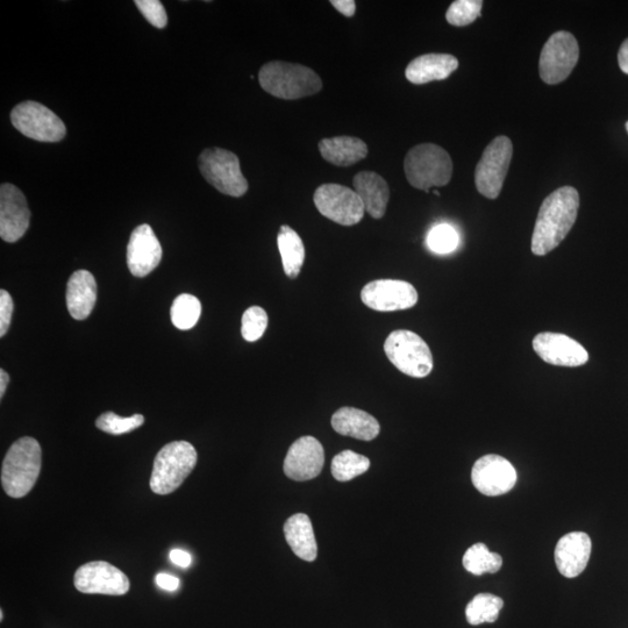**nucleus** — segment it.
<instances>
[{
  "label": "nucleus",
  "mask_w": 628,
  "mask_h": 628,
  "mask_svg": "<svg viewBox=\"0 0 628 628\" xmlns=\"http://www.w3.org/2000/svg\"><path fill=\"white\" fill-rule=\"evenodd\" d=\"M580 195L573 187H563L549 195L538 213L532 235V252L544 256L566 239L576 223Z\"/></svg>",
  "instance_id": "nucleus-1"
},
{
  "label": "nucleus",
  "mask_w": 628,
  "mask_h": 628,
  "mask_svg": "<svg viewBox=\"0 0 628 628\" xmlns=\"http://www.w3.org/2000/svg\"><path fill=\"white\" fill-rule=\"evenodd\" d=\"M259 82L269 95L285 101H295L318 94L323 81L311 68L302 64L271 61L261 68Z\"/></svg>",
  "instance_id": "nucleus-2"
},
{
  "label": "nucleus",
  "mask_w": 628,
  "mask_h": 628,
  "mask_svg": "<svg viewBox=\"0 0 628 628\" xmlns=\"http://www.w3.org/2000/svg\"><path fill=\"white\" fill-rule=\"evenodd\" d=\"M42 466L40 444L24 437L10 447L3 461L2 485L7 496L23 498L37 483Z\"/></svg>",
  "instance_id": "nucleus-3"
},
{
  "label": "nucleus",
  "mask_w": 628,
  "mask_h": 628,
  "mask_svg": "<svg viewBox=\"0 0 628 628\" xmlns=\"http://www.w3.org/2000/svg\"><path fill=\"white\" fill-rule=\"evenodd\" d=\"M405 176L413 188L428 191L452 180L451 156L438 145L421 144L410 149L404 161Z\"/></svg>",
  "instance_id": "nucleus-4"
},
{
  "label": "nucleus",
  "mask_w": 628,
  "mask_h": 628,
  "mask_svg": "<svg viewBox=\"0 0 628 628\" xmlns=\"http://www.w3.org/2000/svg\"><path fill=\"white\" fill-rule=\"evenodd\" d=\"M197 451L187 441L164 446L154 460L151 489L156 495H169L181 487L197 465Z\"/></svg>",
  "instance_id": "nucleus-5"
},
{
  "label": "nucleus",
  "mask_w": 628,
  "mask_h": 628,
  "mask_svg": "<svg viewBox=\"0 0 628 628\" xmlns=\"http://www.w3.org/2000/svg\"><path fill=\"white\" fill-rule=\"evenodd\" d=\"M384 352L392 365L410 377L424 378L433 370L431 349L415 332H392L385 340Z\"/></svg>",
  "instance_id": "nucleus-6"
},
{
  "label": "nucleus",
  "mask_w": 628,
  "mask_h": 628,
  "mask_svg": "<svg viewBox=\"0 0 628 628\" xmlns=\"http://www.w3.org/2000/svg\"><path fill=\"white\" fill-rule=\"evenodd\" d=\"M198 167L203 177L221 194L241 197L248 182L241 173L239 157L223 148H208L199 155Z\"/></svg>",
  "instance_id": "nucleus-7"
},
{
  "label": "nucleus",
  "mask_w": 628,
  "mask_h": 628,
  "mask_svg": "<svg viewBox=\"0 0 628 628\" xmlns=\"http://www.w3.org/2000/svg\"><path fill=\"white\" fill-rule=\"evenodd\" d=\"M513 154L512 142L508 137H497L485 149L475 171L478 192L489 199L501 195Z\"/></svg>",
  "instance_id": "nucleus-8"
},
{
  "label": "nucleus",
  "mask_w": 628,
  "mask_h": 628,
  "mask_svg": "<svg viewBox=\"0 0 628 628\" xmlns=\"http://www.w3.org/2000/svg\"><path fill=\"white\" fill-rule=\"evenodd\" d=\"M14 128L25 137L40 142H59L66 137L67 128L60 117L37 102L20 103L11 112Z\"/></svg>",
  "instance_id": "nucleus-9"
},
{
  "label": "nucleus",
  "mask_w": 628,
  "mask_h": 628,
  "mask_svg": "<svg viewBox=\"0 0 628 628\" xmlns=\"http://www.w3.org/2000/svg\"><path fill=\"white\" fill-rule=\"evenodd\" d=\"M313 202L324 217L341 226L359 224L366 212L355 190L340 184L320 185L314 192Z\"/></svg>",
  "instance_id": "nucleus-10"
},
{
  "label": "nucleus",
  "mask_w": 628,
  "mask_h": 628,
  "mask_svg": "<svg viewBox=\"0 0 628 628\" xmlns=\"http://www.w3.org/2000/svg\"><path fill=\"white\" fill-rule=\"evenodd\" d=\"M580 57V48L574 35L556 32L548 39L540 55L539 70L547 84L561 83L572 74Z\"/></svg>",
  "instance_id": "nucleus-11"
},
{
  "label": "nucleus",
  "mask_w": 628,
  "mask_h": 628,
  "mask_svg": "<svg viewBox=\"0 0 628 628\" xmlns=\"http://www.w3.org/2000/svg\"><path fill=\"white\" fill-rule=\"evenodd\" d=\"M74 584L89 595L123 596L130 590V580L120 569L105 561L85 563L77 569Z\"/></svg>",
  "instance_id": "nucleus-12"
},
{
  "label": "nucleus",
  "mask_w": 628,
  "mask_h": 628,
  "mask_svg": "<svg viewBox=\"0 0 628 628\" xmlns=\"http://www.w3.org/2000/svg\"><path fill=\"white\" fill-rule=\"evenodd\" d=\"M363 304L378 312H395L413 308L418 292L412 284L398 280L370 282L361 291Z\"/></svg>",
  "instance_id": "nucleus-13"
},
{
  "label": "nucleus",
  "mask_w": 628,
  "mask_h": 628,
  "mask_svg": "<svg viewBox=\"0 0 628 628\" xmlns=\"http://www.w3.org/2000/svg\"><path fill=\"white\" fill-rule=\"evenodd\" d=\"M471 481L482 495L501 496L515 488L517 471L503 456L489 454L476 461Z\"/></svg>",
  "instance_id": "nucleus-14"
},
{
  "label": "nucleus",
  "mask_w": 628,
  "mask_h": 628,
  "mask_svg": "<svg viewBox=\"0 0 628 628\" xmlns=\"http://www.w3.org/2000/svg\"><path fill=\"white\" fill-rule=\"evenodd\" d=\"M31 211L26 197L16 185L0 187V237L6 242H17L30 227Z\"/></svg>",
  "instance_id": "nucleus-15"
},
{
  "label": "nucleus",
  "mask_w": 628,
  "mask_h": 628,
  "mask_svg": "<svg viewBox=\"0 0 628 628\" xmlns=\"http://www.w3.org/2000/svg\"><path fill=\"white\" fill-rule=\"evenodd\" d=\"M533 349L548 365L575 368L589 361L587 349L566 334L539 333L533 339Z\"/></svg>",
  "instance_id": "nucleus-16"
},
{
  "label": "nucleus",
  "mask_w": 628,
  "mask_h": 628,
  "mask_svg": "<svg viewBox=\"0 0 628 628\" xmlns=\"http://www.w3.org/2000/svg\"><path fill=\"white\" fill-rule=\"evenodd\" d=\"M324 463L323 445L316 438L302 437L291 445L283 469L291 480L304 482L319 476Z\"/></svg>",
  "instance_id": "nucleus-17"
},
{
  "label": "nucleus",
  "mask_w": 628,
  "mask_h": 628,
  "mask_svg": "<svg viewBox=\"0 0 628 628\" xmlns=\"http://www.w3.org/2000/svg\"><path fill=\"white\" fill-rule=\"evenodd\" d=\"M162 246L147 224L140 225L131 234L127 246V266L135 277H146L159 266Z\"/></svg>",
  "instance_id": "nucleus-18"
},
{
  "label": "nucleus",
  "mask_w": 628,
  "mask_h": 628,
  "mask_svg": "<svg viewBox=\"0 0 628 628\" xmlns=\"http://www.w3.org/2000/svg\"><path fill=\"white\" fill-rule=\"evenodd\" d=\"M591 548L587 533L572 532L562 537L555 548V563L560 574L567 578L581 575L588 566Z\"/></svg>",
  "instance_id": "nucleus-19"
},
{
  "label": "nucleus",
  "mask_w": 628,
  "mask_h": 628,
  "mask_svg": "<svg viewBox=\"0 0 628 628\" xmlns=\"http://www.w3.org/2000/svg\"><path fill=\"white\" fill-rule=\"evenodd\" d=\"M97 302V283L88 270H78L70 276L67 287V306L76 320L87 319Z\"/></svg>",
  "instance_id": "nucleus-20"
},
{
  "label": "nucleus",
  "mask_w": 628,
  "mask_h": 628,
  "mask_svg": "<svg viewBox=\"0 0 628 628\" xmlns=\"http://www.w3.org/2000/svg\"><path fill=\"white\" fill-rule=\"evenodd\" d=\"M459 61L449 54H425L411 61L405 70V76L413 84H426L446 80L456 69Z\"/></svg>",
  "instance_id": "nucleus-21"
},
{
  "label": "nucleus",
  "mask_w": 628,
  "mask_h": 628,
  "mask_svg": "<svg viewBox=\"0 0 628 628\" xmlns=\"http://www.w3.org/2000/svg\"><path fill=\"white\" fill-rule=\"evenodd\" d=\"M354 190L365 210L374 219H381L387 212L390 190L387 181L374 171H362L354 177Z\"/></svg>",
  "instance_id": "nucleus-22"
},
{
  "label": "nucleus",
  "mask_w": 628,
  "mask_h": 628,
  "mask_svg": "<svg viewBox=\"0 0 628 628\" xmlns=\"http://www.w3.org/2000/svg\"><path fill=\"white\" fill-rule=\"evenodd\" d=\"M331 423L335 432L362 441L374 440L381 432L373 416L355 408H341L334 413Z\"/></svg>",
  "instance_id": "nucleus-23"
},
{
  "label": "nucleus",
  "mask_w": 628,
  "mask_h": 628,
  "mask_svg": "<svg viewBox=\"0 0 628 628\" xmlns=\"http://www.w3.org/2000/svg\"><path fill=\"white\" fill-rule=\"evenodd\" d=\"M319 152L327 162L338 167H349L366 159L368 146L365 141L354 137H335L319 142Z\"/></svg>",
  "instance_id": "nucleus-24"
},
{
  "label": "nucleus",
  "mask_w": 628,
  "mask_h": 628,
  "mask_svg": "<svg viewBox=\"0 0 628 628\" xmlns=\"http://www.w3.org/2000/svg\"><path fill=\"white\" fill-rule=\"evenodd\" d=\"M284 535L288 545L299 559L312 562L317 559L318 546L308 515L297 513L284 524Z\"/></svg>",
  "instance_id": "nucleus-25"
},
{
  "label": "nucleus",
  "mask_w": 628,
  "mask_h": 628,
  "mask_svg": "<svg viewBox=\"0 0 628 628\" xmlns=\"http://www.w3.org/2000/svg\"><path fill=\"white\" fill-rule=\"evenodd\" d=\"M277 245L285 275L296 280L305 262V247L301 237L290 226L283 225L277 235Z\"/></svg>",
  "instance_id": "nucleus-26"
},
{
  "label": "nucleus",
  "mask_w": 628,
  "mask_h": 628,
  "mask_svg": "<svg viewBox=\"0 0 628 628\" xmlns=\"http://www.w3.org/2000/svg\"><path fill=\"white\" fill-rule=\"evenodd\" d=\"M503 566L502 556L491 553L487 545L475 544L471 546L463 556V567L470 574L481 576L483 574H495Z\"/></svg>",
  "instance_id": "nucleus-27"
},
{
  "label": "nucleus",
  "mask_w": 628,
  "mask_h": 628,
  "mask_svg": "<svg viewBox=\"0 0 628 628\" xmlns=\"http://www.w3.org/2000/svg\"><path fill=\"white\" fill-rule=\"evenodd\" d=\"M504 606L501 597L491 594H478L467 605L466 618L473 626L495 623Z\"/></svg>",
  "instance_id": "nucleus-28"
},
{
  "label": "nucleus",
  "mask_w": 628,
  "mask_h": 628,
  "mask_svg": "<svg viewBox=\"0 0 628 628\" xmlns=\"http://www.w3.org/2000/svg\"><path fill=\"white\" fill-rule=\"evenodd\" d=\"M370 468V460L361 454L344 451L334 456L331 470L335 480L348 482L363 475Z\"/></svg>",
  "instance_id": "nucleus-29"
},
{
  "label": "nucleus",
  "mask_w": 628,
  "mask_h": 628,
  "mask_svg": "<svg viewBox=\"0 0 628 628\" xmlns=\"http://www.w3.org/2000/svg\"><path fill=\"white\" fill-rule=\"evenodd\" d=\"M202 314L199 299L189 294L178 296L171 306V321L178 330L188 331L195 327Z\"/></svg>",
  "instance_id": "nucleus-30"
},
{
  "label": "nucleus",
  "mask_w": 628,
  "mask_h": 628,
  "mask_svg": "<svg viewBox=\"0 0 628 628\" xmlns=\"http://www.w3.org/2000/svg\"><path fill=\"white\" fill-rule=\"evenodd\" d=\"M144 423V416L134 415L132 417L124 418L113 412L103 413V415L96 420L98 430L112 435L130 433L137 430V428L144 425Z\"/></svg>",
  "instance_id": "nucleus-31"
},
{
  "label": "nucleus",
  "mask_w": 628,
  "mask_h": 628,
  "mask_svg": "<svg viewBox=\"0 0 628 628\" xmlns=\"http://www.w3.org/2000/svg\"><path fill=\"white\" fill-rule=\"evenodd\" d=\"M482 6L481 0H456L449 6L446 19L456 27L468 26L481 17Z\"/></svg>",
  "instance_id": "nucleus-32"
},
{
  "label": "nucleus",
  "mask_w": 628,
  "mask_h": 628,
  "mask_svg": "<svg viewBox=\"0 0 628 628\" xmlns=\"http://www.w3.org/2000/svg\"><path fill=\"white\" fill-rule=\"evenodd\" d=\"M268 327V314L260 306H252L242 316L241 334L248 342L262 338Z\"/></svg>",
  "instance_id": "nucleus-33"
},
{
  "label": "nucleus",
  "mask_w": 628,
  "mask_h": 628,
  "mask_svg": "<svg viewBox=\"0 0 628 628\" xmlns=\"http://www.w3.org/2000/svg\"><path fill=\"white\" fill-rule=\"evenodd\" d=\"M427 245L434 253H452L459 245V235L452 226L446 224L435 226L428 233Z\"/></svg>",
  "instance_id": "nucleus-34"
},
{
  "label": "nucleus",
  "mask_w": 628,
  "mask_h": 628,
  "mask_svg": "<svg viewBox=\"0 0 628 628\" xmlns=\"http://www.w3.org/2000/svg\"><path fill=\"white\" fill-rule=\"evenodd\" d=\"M142 16L156 28H164L168 24L166 9L159 0H137L135 2Z\"/></svg>",
  "instance_id": "nucleus-35"
},
{
  "label": "nucleus",
  "mask_w": 628,
  "mask_h": 628,
  "mask_svg": "<svg viewBox=\"0 0 628 628\" xmlns=\"http://www.w3.org/2000/svg\"><path fill=\"white\" fill-rule=\"evenodd\" d=\"M14 303L9 292L0 291V337H5L9 331L13 316Z\"/></svg>",
  "instance_id": "nucleus-36"
},
{
  "label": "nucleus",
  "mask_w": 628,
  "mask_h": 628,
  "mask_svg": "<svg viewBox=\"0 0 628 628\" xmlns=\"http://www.w3.org/2000/svg\"><path fill=\"white\" fill-rule=\"evenodd\" d=\"M155 582L161 589L169 592L176 591L181 585L180 578L163 573L156 575Z\"/></svg>",
  "instance_id": "nucleus-37"
},
{
  "label": "nucleus",
  "mask_w": 628,
  "mask_h": 628,
  "mask_svg": "<svg viewBox=\"0 0 628 628\" xmlns=\"http://www.w3.org/2000/svg\"><path fill=\"white\" fill-rule=\"evenodd\" d=\"M170 561L178 567L188 568L192 563V556L189 552L183 551V549H173L170 552Z\"/></svg>",
  "instance_id": "nucleus-38"
},
{
  "label": "nucleus",
  "mask_w": 628,
  "mask_h": 628,
  "mask_svg": "<svg viewBox=\"0 0 628 628\" xmlns=\"http://www.w3.org/2000/svg\"><path fill=\"white\" fill-rule=\"evenodd\" d=\"M331 4L345 17L351 18L356 11L354 0H332Z\"/></svg>",
  "instance_id": "nucleus-39"
},
{
  "label": "nucleus",
  "mask_w": 628,
  "mask_h": 628,
  "mask_svg": "<svg viewBox=\"0 0 628 628\" xmlns=\"http://www.w3.org/2000/svg\"><path fill=\"white\" fill-rule=\"evenodd\" d=\"M618 62L620 69L623 70V73L628 75V39L623 42V45L620 46L618 53Z\"/></svg>",
  "instance_id": "nucleus-40"
},
{
  "label": "nucleus",
  "mask_w": 628,
  "mask_h": 628,
  "mask_svg": "<svg viewBox=\"0 0 628 628\" xmlns=\"http://www.w3.org/2000/svg\"><path fill=\"white\" fill-rule=\"evenodd\" d=\"M10 376L4 369L0 370V398H3L6 392L7 385H9Z\"/></svg>",
  "instance_id": "nucleus-41"
},
{
  "label": "nucleus",
  "mask_w": 628,
  "mask_h": 628,
  "mask_svg": "<svg viewBox=\"0 0 628 628\" xmlns=\"http://www.w3.org/2000/svg\"><path fill=\"white\" fill-rule=\"evenodd\" d=\"M3 619H4V612L2 610V611H0V620H2V622H3Z\"/></svg>",
  "instance_id": "nucleus-42"
},
{
  "label": "nucleus",
  "mask_w": 628,
  "mask_h": 628,
  "mask_svg": "<svg viewBox=\"0 0 628 628\" xmlns=\"http://www.w3.org/2000/svg\"><path fill=\"white\" fill-rule=\"evenodd\" d=\"M626 131H627V133H628V121H627V123H626Z\"/></svg>",
  "instance_id": "nucleus-43"
}]
</instances>
